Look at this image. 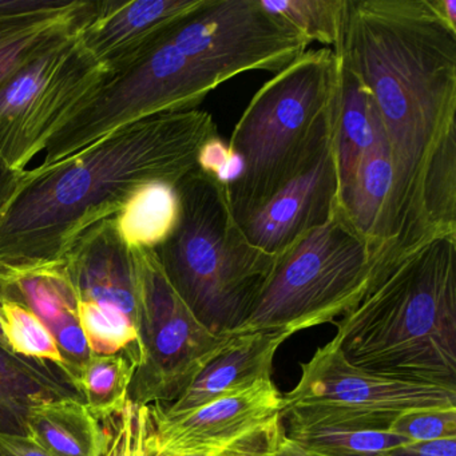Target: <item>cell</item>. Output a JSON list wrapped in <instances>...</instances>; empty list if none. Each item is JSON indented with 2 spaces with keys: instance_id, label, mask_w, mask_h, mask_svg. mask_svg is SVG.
Wrapping results in <instances>:
<instances>
[{
  "instance_id": "cell-17",
  "label": "cell",
  "mask_w": 456,
  "mask_h": 456,
  "mask_svg": "<svg viewBox=\"0 0 456 456\" xmlns=\"http://www.w3.org/2000/svg\"><path fill=\"white\" fill-rule=\"evenodd\" d=\"M97 2L68 0L41 12L0 17V87L61 39L78 33Z\"/></svg>"
},
{
  "instance_id": "cell-14",
  "label": "cell",
  "mask_w": 456,
  "mask_h": 456,
  "mask_svg": "<svg viewBox=\"0 0 456 456\" xmlns=\"http://www.w3.org/2000/svg\"><path fill=\"white\" fill-rule=\"evenodd\" d=\"M288 338L277 330L232 336L178 399L157 407L164 415H178L271 380L274 354Z\"/></svg>"
},
{
  "instance_id": "cell-22",
  "label": "cell",
  "mask_w": 456,
  "mask_h": 456,
  "mask_svg": "<svg viewBox=\"0 0 456 456\" xmlns=\"http://www.w3.org/2000/svg\"><path fill=\"white\" fill-rule=\"evenodd\" d=\"M137 365L138 357L132 351H124L106 356L93 354L82 368L77 384L85 404L98 421L125 407Z\"/></svg>"
},
{
  "instance_id": "cell-39",
  "label": "cell",
  "mask_w": 456,
  "mask_h": 456,
  "mask_svg": "<svg viewBox=\"0 0 456 456\" xmlns=\"http://www.w3.org/2000/svg\"><path fill=\"white\" fill-rule=\"evenodd\" d=\"M0 167H2V165H0Z\"/></svg>"
},
{
  "instance_id": "cell-2",
  "label": "cell",
  "mask_w": 456,
  "mask_h": 456,
  "mask_svg": "<svg viewBox=\"0 0 456 456\" xmlns=\"http://www.w3.org/2000/svg\"><path fill=\"white\" fill-rule=\"evenodd\" d=\"M333 49L370 93L391 148L394 188L383 250L399 252L421 240L424 170L456 130V30L435 0H346Z\"/></svg>"
},
{
  "instance_id": "cell-15",
  "label": "cell",
  "mask_w": 456,
  "mask_h": 456,
  "mask_svg": "<svg viewBox=\"0 0 456 456\" xmlns=\"http://www.w3.org/2000/svg\"><path fill=\"white\" fill-rule=\"evenodd\" d=\"M392 188L391 148L372 102V141L360 159L351 186L340 200V208L354 231L375 250V260L388 242Z\"/></svg>"
},
{
  "instance_id": "cell-7",
  "label": "cell",
  "mask_w": 456,
  "mask_h": 456,
  "mask_svg": "<svg viewBox=\"0 0 456 456\" xmlns=\"http://www.w3.org/2000/svg\"><path fill=\"white\" fill-rule=\"evenodd\" d=\"M300 368L297 386L282 395L284 429L384 432L402 413L456 408V389L367 372L330 341Z\"/></svg>"
},
{
  "instance_id": "cell-26",
  "label": "cell",
  "mask_w": 456,
  "mask_h": 456,
  "mask_svg": "<svg viewBox=\"0 0 456 456\" xmlns=\"http://www.w3.org/2000/svg\"><path fill=\"white\" fill-rule=\"evenodd\" d=\"M100 424L102 428L100 456H177L162 452L157 447L149 405H138L127 400L119 412L103 419Z\"/></svg>"
},
{
  "instance_id": "cell-31",
  "label": "cell",
  "mask_w": 456,
  "mask_h": 456,
  "mask_svg": "<svg viewBox=\"0 0 456 456\" xmlns=\"http://www.w3.org/2000/svg\"><path fill=\"white\" fill-rule=\"evenodd\" d=\"M281 432V419L277 418L209 456H273Z\"/></svg>"
},
{
  "instance_id": "cell-28",
  "label": "cell",
  "mask_w": 456,
  "mask_h": 456,
  "mask_svg": "<svg viewBox=\"0 0 456 456\" xmlns=\"http://www.w3.org/2000/svg\"><path fill=\"white\" fill-rule=\"evenodd\" d=\"M388 432L411 442L456 439V408L410 411L397 416Z\"/></svg>"
},
{
  "instance_id": "cell-19",
  "label": "cell",
  "mask_w": 456,
  "mask_h": 456,
  "mask_svg": "<svg viewBox=\"0 0 456 456\" xmlns=\"http://www.w3.org/2000/svg\"><path fill=\"white\" fill-rule=\"evenodd\" d=\"M28 432L50 456H100L102 448L100 421L79 400L34 405Z\"/></svg>"
},
{
  "instance_id": "cell-33",
  "label": "cell",
  "mask_w": 456,
  "mask_h": 456,
  "mask_svg": "<svg viewBox=\"0 0 456 456\" xmlns=\"http://www.w3.org/2000/svg\"><path fill=\"white\" fill-rule=\"evenodd\" d=\"M0 456H50L30 436L0 434Z\"/></svg>"
},
{
  "instance_id": "cell-18",
  "label": "cell",
  "mask_w": 456,
  "mask_h": 456,
  "mask_svg": "<svg viewBox=\"0 0 456 456\" xmlns=\"http://www.w3.org/2000/svg\"><path fill=\"white\" fill-rule=\"evenodd\" d=\"M333 53L338 70L335 151L341 200L351 186L362 153L372 141V98L343 54L338 49Z\"/></svg>"
},
{
  "instance_id": "cell-21",
  "label": "cell",
  "mask_w": 456,
  "mask_h": 456,
  "mask_svg": "<svg viewBox=\"0 0 456 456\" xmlns=\"http://www.w3.org/2000/svg\"><path fill=\"white\" fill-rule=\"evenodd\" d=\"M456 130L429 157L419 200L420 239L456 236Z\"/></svg>"
},
{
  "instance_id": "cell-23",
  "label": "cell",
  "mask_w": 456,
  "mask_h": 456,
  "mask_svg": "<svg viewBox=\"0 0 456 456\" xmlns=\"http://www.w3.org/2000/svg\"><path fill=\"white\" fill-rule=\"evenodd\" d=\"M269 14L292 26L308 42L333 49L343 34L346 0H260Z\"/></svg>"
},
{
  "instance_id": "cell-34",
  "label": "cell",
  "mask_w": 456,
  "mask_h": 456,
  "mask_svg": "<svg viewBox=\"0 0 456 456\" xmlns=\"http://www.w3.org/2000/svg\"><path fill=\"white\" fill-rule=\"evenodd\" d=\"M68 0H0V17L62 6Z\"/></svg>"
},
{
  "instance_id": "cell-30",
  "label": "cell",
  "mask_w": 456,
  "mask_h": 456,
  "mask_svg": "<svg viewBox=\"0 0 456 456\" xmlns=\"http://www.w3.org/2000/svg\"><path fill=\"white\" fill-rule=\"evenodd\" d=\"M197 169L213 175L228 188L244 172V162L218 135H215L202 145L197 159Z\"/></svg>"
},
{
  "instance_id": "cell-11",
  "label": "cell",
  "mask_w": 456,
  "mask_h": 456,
  "mask_svg": "<svg viewBox=\"0 0 456 456\" xmlns=\"http://www.w3.org/2000/svg\"><path fill=\"white\" fill-rule=\"evenodd\" d=\"M149 407L159 451L207 455L280 418L282 395L271 379L178 415H164L156 404Z\"/></svg>"
},
{
  "instance_id": "cell-13",
  "label": "cell",
  "mask_w": 456,
  "mask_h": 456,
  "mask_svg": "<svg viewBox=\"0 0 456 456\" xmlns=\"http://www.w3.org/2000/svg\"><path fill=\"white\" fill-rule=\"evenodd\" d=\"M54 274L70 288L77 300L110 304L125 312L135 324V256L119 234L114 217L87 229Z\"/></svg>"
},
{
  "instance_id": "cell-3",
  "label": "cell",
  "mask_w": 456,
  "mask_h": 456,
  "mask_svg": "<svg viewBox=\"0 0 456 456\" xmlns=\"http://www.w3.org/2000/svg\"><path fill=\"white\" fill-rule=\"evenodd\" d=\"M330 343L354 367L456 389V236H434L373 268Z\"/></svg>"
},
{
  "instance_id": "cell-4",
  "label": "cell",
  "mask_w": 456,
  "mask_h": 456,
  "mask_svg": "<svg viewBox=\"0 0 456 456\" xmlns=\"http://www.w3.org/2000/svg\"><path fill=\"white\" fill-rule=\"evenodd\" d=\"M332 49L309 50L274 74L250 100L228 146L244 162L226 189L237 224L300 175L332 140L338 106Z\"/></svg>"
},
{
  "instance_id": "cell-16",
  "label": "cell",
  "mask_w": 456,
  "mask_h": 456,
  "mask_svg": "<svg viewBox=\"0 0 456 456\" xmlns=\"http://www.w3.org/2000/svg\"><path fill=\"white\" fill-rule=\"evenodd\" d=\"M66 399L85 403L62 365L26 359L0 346V434L28 436L31 408Z\"/></svg>"
},
{
  "instance_id": "cell-37",
  "label": "cell",
  "mask_w": 456,
  "mask_h": 456,
  "mask_svg": "<svg viewBox=\"0 0 456 456\" xmlns=\"http://www.w3.org/2000/svg\"><path fill=\"white\" fill-rule=\"evenodd\" d=\"M443 20L456 30V0H435Z\"/></svg>"
},
{
  "instance_id": "cell-8",
  "label": "cell",
  "mask_w": 456,
  "mask_h": 456,
  "mask_svg": "<svg viewBox=\"0 0 456 456\" xmlns=\"http://www.w3.org/2000/svg\"><path fill=\"white\" fill-rule=\"evenodd\" d=\"M78 33L53 45L0 87V165L6 169L26 170L110 77Z\"/></svg>"
},
{
  "instance_id": "cell-20",
  "label": "cell",
  "mask_w": 456,
  "mask_h": 456,
  "mask_svg": "<svg viewBox=\"0 0 456 456\" xmlns=\"http://www.w3.org/2000/svg\"><path fill=\"white\" fill-rule=\"evenodd\" d=\"M180 215L175 185L167 181H151L130 194L114 221L130 249L156 250L172 236Z\"/></svg>"
},
{
  "instance_id": "cell-1",
  "label": "cell",
  "mask_w": 456,
  "mask_h": 456,
  "mask_svg": "<svg viewBox=\"0 0 456 456\" xmlns=\"http://www.w3.org/2000/svg\"><path fill=\"white\" fill-rule=\"evenodd\" d=\"M215 135L208 111L157 114L53 167L26 170L0 212V280L54 273L77 240L114 217L138 186L175 185L197 169L202 145Z\"/></svg>"
},
{
  "instance_id": "cell-38",
  "label": "cell",
  "mask_w": 456,
  "mask_h": 456,
  "mask_svg": "<svg viewBox=\"0 0 456 456\" xmlns=\"http://www.w3.org/2000/svg\"><path fill=\"white\" fill-rule=\"evenodd\" d=\"M9 300V290H7V282L0 280V346L10 349L7 346L6 338H4V327H2V305L4 301Z\"/></svg>"
},
{
  "instance_id": "cell-36",
  "label": "cell",
  "mask_w": 456,
  "mask_h": 456,
  "mask_svg": "<svg viewBox=\"0 0 456 456\" xmlns=\"http://www.w3.org/2000/svg\"><path fill=\"white\" fill-rule=\"evenodd\" d=\"M273 456H314V453L306 451L305 448L301 447L297 443L290 440L284 431L280 435L277 440L276 448H274Z\"/></svg>"
},
{
  "instance_id": "cell-6",
  "label": "cell",
  "mask_w": 456,
  "mask_h": 456,
  "mask_svg": "<svg viewBox=\"0 0 456 456\" xmlns=\"http://www.w3.org/2000/svg\"><path fill=\"white\" fill-rule=\"evenodd\" d=\"M375 250L341 208L325 225L276 258L245 322L232 336L293 333L335 322L356 306L372 274Z\"/></svg>"
},
{
  "instance_id": "cell-32",
  "label": "cell",
  "mask_w": 456,
  "mask_h": 456,
  "mask_svg": "<svg viewBox=\"0 0 456 456\" xmlns=\"http://www.w3.org/2000/svg\"><path fill=\"white\" fill-rule=\"evenodd\" d=\"M381 456H456V439L405 443Z\"/></svg>"
},
{
  "instance_id": "cell-25",
  "label": "cell",
  "mask_w": 456,
  "mask_h": 456,
  "mask_svg": "<svg viewBox=\"0 0 456 456\" xmlns=\"http://www.w3.org/2000/svg\"><path fill=\"white\" fill-rule=\"evenodd\" d=\"M77 316L93 354L106 356L132 351L140 364L137 328L125 312L110 304L78 301Z\"/></svg>"
},
{
  "instance_id": "cell-24",
  "label": "cell",
  "mask_w": 456,
  "mask_h": 456,
  "mask_svg": "<svg viewBox=\"0 0 456 456\" xmlns=\"http://www.w3.org/2000/svg\"><path fill=\"white\" fill-rule=\"evenodd\" d=\"M282 431L314 456H381L397 445L411 442L388 431L328 428H282Z\"/></svg>"
},
{
  "instance_id": "cell-35",
  "label": "cell",
  "mask_w": 456,
  "mask_h": 456,
  "mask_svg": "<svg viewBox=\"0 0 456 456\" xmlns=\"http://www.w3.org/2000/svg\"><path fill=\"white\" fill-rule=\"evenodd\" d=\"M25 175L26 170L15 172V170L0 167V212L4 209L12 197L14 196Z\"/></svg>"
},
{
  "instance_id": "cell-10",
  "label": "cell",
  "mask_w": 456,
  "mask_h": 456,
  "mask_svg": "<svg viewBox=\"0 0 456 456\" xmlns=\"http://www.w3.org/2000/svg\"><path fill=\"white\" fill-rule=\"evenodd\" d=\"M335 135L300 175L239 224L261 252L279 258L325 225L340 207Z\"/></svg>"
},
{
  "instance_id": "cell-27",
  "label": "cell",
  "mask_w": 456,
  "mask_h": 456,
  "mask_svg": "<svg viewBox=\"0 0 456 456\" xmlns=\"http://www.w3.org/2000/svg\"><path fill=\"white\" fill-rule=\"evenodd\" d=\"M2 327L12 354L26 359L62 364V356L54 336L28 306L15 301H4L2 305Z\"/></svg>"
},
{
  "instance_id": "cell-9",
  "label": "cell",
  "mask_w": 456,
  "mask_h": 456,
  "mask_svg": "<svg viewBox=\"0 0 456 456\" xmlns=\"http://www.w3.org/2000/svg\"><path fill=\"white\" fill-rule=\"evenodd\" d=\"M137 265L141 359L129 388L138 405L169 404L220 354L232 336L208 330L167 281L154 250H133Z\"/></svg>"
},
{
  "instance_id": "cell-12",
  "label": "cell",
  "mask_w": 456,
  "mask_h": 456,
  "mask_svg": "<svg viewBox=\"0 0 456 456\" xmlns=\"http://www.w3.org/2000/svg\"><path fill=\"white\" fill-rule=\"evenodd\" d=\"M207 0H105L78 37L85 49L110 74L151 49L175 23L201 9Z\"/></svg>"
},
{
  "instance_id": "cell-5",
  "label": "cell",
  "mask_w": 456,
  "mask_h": 456,
  "mask_svg": "<svg viewBox=\"0 0 456 456\" xmlns=\"http://www.w3.org/2000/svg\"><path fill=\"white\" fill-rule=\"evenodd\" d=\"M181 215L157 258L173 289L216 336L245 322L276 258L253 247L234 220L226 189L194 169L175 183Z\"/></svg>"
},
{
  "instance_id": "cell-29",
  "label": "cell",
  "mask_w": 456,
  "mask_h": 456,
  "mask_svg": "<svg viewBox=\"0 0 456 456\" xmlns=\"http://www.w3.org/2000/svg\"><path fill=\"white\" fill-rule=\"evenodd\" d=\"M49 330L54 336L58 348H60L61 356H62V364L61 365L68 370L69 375L77 384L79 372L93 356L84 330L79 325L78 316L70 314L57 324L52 325Z\"/></svg>"
}]
</instances>
